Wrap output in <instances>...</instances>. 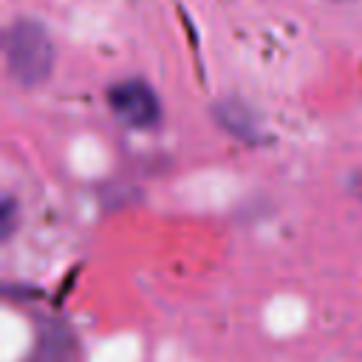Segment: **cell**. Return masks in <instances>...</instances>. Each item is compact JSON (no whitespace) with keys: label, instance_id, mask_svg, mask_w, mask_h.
Returning <instances> with one entry per match:
<instances>
[{"label":"cell","instance_id":"cell-1","mask_svg":"<svg viewBox=\"0 0 362 362\" xmlns=\"http://www.w3.org/2000/svg\"><path fill=\"white\" fill-rule=\"evenodd\" d=\"M6 54H8V71L20 85L42 82L54 62L51 40L37 23H17L8 31Z\"/></svg>","mask_w":362,"mask_h":362},{"label":"cell","instance_id":"cell-2","mask_svg":"<svg viewBox=\"0 0 362 362\" xmlns=\"http://www.w3.org/2000/svg\"><path fill=\"white\" fill-rule=\"evenodd\" d=\"M107 99H110V110L130 127H150L161 116L153 88L141 79H127L113 85Z\"/></svg>","mask_w":362,"mask_h":362}]
</instances>
